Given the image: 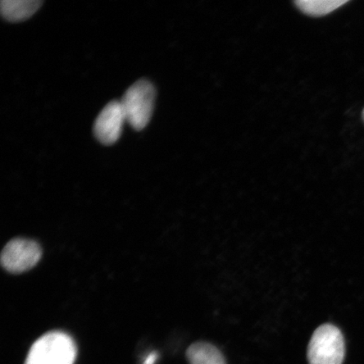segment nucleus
<instances>
[{"instance_id": "10", "label": "nucleus", "mask_w": 364, "mask_h": 364, "mask_svg": "<svg viewBox=\"0 0 364 364\" xmlns=\"http://www.w3.org/2000/svg\"><path fill=\"white\" fill-rule=\"evenodd\" d=\"M363 119L364 121V109H363Z\"/></svg>"}, {"instance_id": "3", "label": "nucleus", "mask_w": 364, "mask_h": 364, "mask_svg": "<svg viewBox=\"0 0 364 364\" xmlns=\"http://www.w3.org/2000/svg\"><path fill=\"white\" fill-rule=\"evenodd\" d=\"M307 356L309 364H343L345 343L338 327L330 324L318 327L309 341Z\"/></svg>"}, {"instance_id": "9", "label": "nucleus", "mask_w": 364, "mask_h": 364, "mask_svg": "<svg viewBox=\"0 0 364 364\" xmlns=\"http://www.w3.org/2000/svg\"><path fill=\"white\" fill-rule=\"evenodd\" d=\"M158 358V354L156 353H152L145 359L144 364H154L156 362Z\"/></svg>"}, {"instance_id": "4", "label": "nucleus", "mask_w": 364, "mask_h": 364, "mask_svg": "<svg viewBox=\"0 0 364 364\" xmlns=\"http://www.w3.org/2000/svg\"><path fill=\"white\" fill-rule=\"evenodd\" d=\"M42 248L34 240L17 238L8 242L1 253V265L11 273L25 272L42 258Z\"/></svg>"}, {"instance_id": "7", "label": "nucleus", "mask_w": 364, "mask_h": 364, "mask_svg": "<svg viewBox=\"0 0 364 364\" xmlns=\"http://www.w3.org/2000/svg\"><path fill=\"white\" fill-rule=\"evenodd\" d=\"M186 358L190 364H226L220 350L203 341L191 345L186 351Z\"/></svg>"}, {"instance_id": "1", "label": "nucleus", "mask_w": 364, "mask_h": 364, "mask_svg": "<svg viewBox=\"0 0 364 364\" xmlns=\"http://www.w3.org/2000/svg\"><path fill=\"white\" fill-rule=\"evenodd\" d=\"M76 356V345L70 335L50 331L31 346L24 364H74Z\"/></svg>"}, {"instance_id": "2", "label": "nucleus", "mask_w": 364, "mask_h": 364, "mask_svg": "<svg viewBox=\"0 0 364 364\" xmlns=\"http://www.w3.org/2000/svg\"><path fill=\"white\" fill-rule=\"evenodd\" d=\"M156 90L149 80L136 81L127 90L121 103L126 121L136 130H142L152 117Z\"/></svg>"}, {"instance_id": "6", "label": "nucleus", "mask_w": 364, "mask_h": 364, "mask_svg": "<svg viewBox=\"0 0 364 364\" xmlns=\"http://www.w3.org/2000/svg\"><path fill=\"white\" fill-rule=\"evenodd\" d=\"M42 4L40 0H3L0 9L4 19L17 22L28 19Z\"/></svg>"}, {"instance_id": "8", "label": "nucleus", "mask_w": 364, "mask_h": 364, "mask_svg": "<svg viewBox=\"0 0 364 364\" xmlns=\"http://www.w3.org/2000/svg\"><path fill=\"white\" fill-rule=\"evenodd\" d=\"M348 3L347 0H299L295 1L299 10L307 16L321 17L328 15Z\"/></svg>"}, {"instance_id": "5", "label": "nucleus", "mask_w": 364, "mask_h": 364, "mask_svg": "<svg viewBox=\"0 0 364 364\" xmlns=\"http://www.w3.org/2000/svg\"><path fill=\"white\" fill-rule=\"evenodd\" d=\"M126 121L121 102L112 101L103 108L95 122L94 133L105 145H112L119 139Z\"/></svg>"}]
</instances>
